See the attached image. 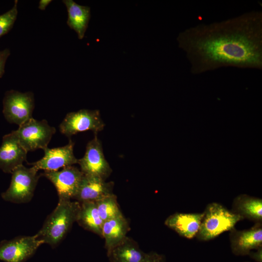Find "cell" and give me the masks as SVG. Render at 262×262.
<instances>
[{"label": "cell", "instance_id": "2", "mask_svg": "<svg viewBox=\"0 0 262 262\" xmlns=\"http://www.w3.org/2000/svg\"><path fill=\"white\" fill-rule=\"evenodd\" d=\"M80 203L77 201L59 199L53 211L46 219L35 234L37 238L52 247L56 246L65 238L76 221Z\"/></svg>", "mask_w": 262, "mask_h": 262}, {"label": "cell", "instance_id": "13", "mask_svg": "<svg viewBox=\"0 0 262 262\" xmlns=\"http://www.w3.org/2000/svg\"><path fill=\"white\" fill-rule=\"evenodd\" d=\"M229 241L232 253L236 256L247 255L253 249L262 247V222L255 223L251 228L230 230Z\"/></svg>", "mask_w": 262, "mask_h": 262}, {"label": "cell", "instance_id": "26", "mask_svg": "<svg viewBox=\"0 0 262 262\" xmlns=\"http://www.w3.org/2000/svg\"><path fill=\"white\" fill-rule=\"evenodd\" d=\"M51 1V0H40L39 2L38 8L41 10H45Z\"/></svg>", "mask_w": 262, "mask_h": 262}, {"label": "cell", "instance_id": "19", "mask_svg": "<svg viewBox=\"0 0 262 262\" xmlns=\"http://www.w3.org/2000/svg\"><path fill=\"white\" fill-rule=\"evenodd\" d=\"M231 211L255 223L262 221V200L246 195H240L233 201Z\"/></svg>", "mask_w": 262, "mask_h": 262}, {"label": "cell", "instance_id": "6", "mask_svg": "<svg viewBox=\"0 0 262 262\" xmlns=\"http://www.w3.org/2000/svg\"><path fill=\"white\" fill-rule=\"evenodd\" d=\"M34 98L32 92L7 91L3 99V114L10 123L22 125L33 118Z\"/></svg>", "mask_w": 262, "mask_h": 262}, {"label": "cell", "instance_id": "22", "mask_svg": "<svg viewBox=\"0 0 262 262\" xmlns=\"http://www.w3.org/2000/svg\"><path fill=\"white\" fill-rule=\"evenodd\" d=\"M17 0H15L13 7L7 12L0 15V38L12 28L17 15Z\"/></svg>", "mask_w": 262, "mask_h": 262}, {"label": "cell", "instance_id": "23", "mask_svg": "<svg viewBox=\"0 0 262 262\" xmlns=\"http://www.w3.org/2000/svg\"><path fill=\"white\" fill-rule=\"evenodd\" d=\"M140 262H165L164 255L156 252L147 253L145 258Z\"/></svg>", "mask_w": 262, "mask_h": 262}, {"label": "cell", "instance_id": "4", "mask_svg": "<svg viewBox=\"0 0 262 262\" xmlns=\"http://www.w3.org/2000/svg\"><path fill=\"white\" fill-rule=\"evenodd\" d=\"M38 171L33 166L27 167L22 164L16 168L11 173L9 187L1 194L2 198L6 201L15 203L29 202L33 197L41 176Z\"/></svg>", "mask_w": 262, "mask_h": 262}, {"label": "cell", "instance_id": "15", "mask_svg": "<svg viewBox=\"0 0 262 262\" xmlns=\"http://www.w3.org/2000/svg\"><path fill=\"white\" fill-rule=\"evenodd\" d=\"M202 213H176L168 216L164 224L181 237L192 239L196 236L203 217Z\"/></svg>", "mask_w": 262, "mask_h": 262}, {"label": "cell", "instance_id": "18", "mask_svg": "<svg viewBox=\"0 0 262 262\" xmlns=\"http://www.w3.org/2000/svg\"><path fill=\"white\" fill-rule=\"evenodd\" d=\"M130 229L128 221L123 214L104 222L102 237L105 240L107 251L124 239Z\"/></svg>", "mask_w": 262, "mask_h": 262}, {"label": "cell", "instance_id": "7", "mask_svg": "<svg viewBox=\"0 0 262 262\" xmlns=\"http://www.w3.org/2000/svg\"><path fill=\"white\" fill-rule=\"evenodd\" d=\"M105 125L98 110L81 109L67 113L59 125L60 131L68 138L79 132L102 131Z\"/></svg>", "mask_w": 262, "mask_h": 262}, {"label": "cell", "instance_id": "14", "mask_svg": "<svg viewBox=\"0 0 262 262\" xmlns=\"http://www.w3.org/2000/svg\"><path fill=\"white\" fill-rule=\"evenodd\" d=\"M114 186L113 181L107 182L99 178L83 174L74 199L80 203L96 202L113 194Z\"/></svg>", "mask_w": 262, "mask_h": 262}, {"label": "cell", "instance_id": "12", "mask_svg": "<svg viewBox=\"0 0 262 262\" xmlns=\"http://www.w3.org/2000/svg\"><path fill=\"white\" fill-rule=\"evenodd\" d=\"M27 154L16 130L5 134L0 147V169L4 173L11 174L16 168L26 161Z\"/></svg>", "mask_w": 262, "mask_h": 262}, {"label": "cell", "instance_id": "25", "mask_svg": "<svg viewBox=\"0 0 262 262\" xmlns=\"http://www.w3.org/2000/svg\"><path fill=\"white\" fill-rule=\"evenodd\" d=\"M256 250L255 252L250 251L248 255L257 262H262V247Z\"/></svg>", "mask_w": 262, "mask_h": 262}, {"label": "cell", "instance_id": "8", "mask_svg": "<svg viewBox=\"0 0 262 262\" xmlns=\"http://www.w3.org/2000/svg\"><path fill=\"white\" fill-rule=\"evenodd\" d=\"M100 140L97 134L86 145L84 156L78 159L80 170L84 175L95 176L105 180L112 172L106 160Z\"/></svg>", "mask_w": 262, "mask_h": 262}, {"label": "cell", "instance_id": "3", "mask_svg": "<svg viewBox=\"0 0 262 262\" xmlns=\"http://www.w3.org/2000/svg\"><path fill=\"white\" fill-rule=\"evenodd\" d=\"M203 213L200 227L196 235L197 239L201 241L211 240L225 231H230L234 228L237 222L244 219L216 202L208 204Z\"/></svg>", "mask_w": 262, "mask_h": 262}, {"label": "cell", "instance_id": "21", "mask_svg": "<svg viewBox=\"0 0 262 262\" xmlns=\"http://www.w3.org/2000/svg\"><path fill=\"white\" fill-rule=\"evenodd\" d=\"M95 203L103 222L122 214L117 203V197L114 193L97 200Z\"/></svg>", "mask_w": 262, "mask_h": 262}, {"label": "cell", "instance_id": "10", "mask_svg": "<svg viewBox=\"0 0 262 262\" xmlns=\"http://www.w3.org/2000/svg\"><path fill=\"white\" fill-rule=\"evenodd\" d=\"M55 186L59 199L71 200L75 196L83 174L78 167L70 165L61 170L44 171L41 174Z\"/></svg>", "mask_w": 262, "mask_h": 262}, {"label": "cell", "instance_id": "5", "mask_svg": "<svg viewBox=\"0 0 262 262\" xmlns=\"http://www.w3.org/2000/svg\"><path fill=\"white\" fill-rule=\"evenodd\" d=\"M16 131L21 145L28 152L48 147L56 129L46 120H37L33 117L20 125Z\"/></svg>", "mask_w": 262, "mask_h": 262}, {"label": "cell", "instance_id": "17", "mask_svg": "<svg viewBox=\"0 0 262 262\" xmlns=\"http://www.w3.org/2000/svg\"><path fill=\"white\" fill-rule=\"evenodd\" d=\"M62 1L67 9V25L75 31L79 39H82L90 18V8L79 5L72 0H64Z\"/></svg>", "mask_w": 262, "mask_h": 262}, {"label": "cell", "instance_id": "11", "mask_svg": "<svg viewBox=\"0 0 262 262\" xmlns=\"http://www.w3.org/2000/svg\"><path fill=\"white\" fill-rule=\"evenodd\" d=\"M74 142L69 139L66 145L44 149V155L39 160L28 164L34 166L38 170L58 171L61 168L73 165L78 164V160L74 156L73 148Z\"/></svg>", "mask_w": 262, "mask_h": 262}, {"label": "cell", "instance_id": "1", "mask_svg": "<svg viewBox=\"0 0 262 262\" xmlns=\"http://www.w3.org/2000/svg\"><path fill=\"white\" fill-rule=\"evenodd\" d=\"M177 40L193 74L228 66L262 69L261 11L191 27L180 33Z\"/></svg>", "mask_w": 262, "mask_h": 262}, {"label": "cell", "instance_id": "20", "mask_svg": "<svg viewBox=\"0 0 262 262\" xmlns=\"http://www.w3.org/2000/svg\"><path fill=\"white\" fill-rule=\"evenodd\" d=\"M76 222L84 229L102 237L104 222L99 214L95 202L80 203Z\"/></svg>", "mask_w": 262, "mask_h": 262}, {"label": "cell", "instance_id": "9", "mask_svg": "<svg viewBox=\"0 0 262 262\" xmlns=\"http://www.w3.org/2000/svg\"><path fill=\"white\" fill-rule=\"evenodd\" d=\"M43 244L35 235L2 241L0 243V260L5 262H25Z\"/></svg>", "mask_w": 262, "mask_h": 262}, {"label": "cell", "instance_id": "24", "mask_svg": "<svg viewBox=\"0 0 262 262\" xmlns=\"http://www.w3.org/2000/svg\"><path fill=\"white\" fill-rule=\"evenodd\" d=\"M10 55V51L8 49L0 50V78L2 77L4 73L5 63Z\"/></svg>", "mask_w": 262, "mask_h": 262}, {"label": "cell", "instance_id": "16", "mask_svg": "<svg viewBox=\"0 0 262 262\" xmlns=\"http://www.w3.org/2000/svg\"><path fill=\"white\" fill-rule=\"evenodd\" d=\"M146 253L135 241L127 236L107 251L110 262H140Z\"/></svg>", "mask_w": 262, "mask_h": 262}]
</instances>
